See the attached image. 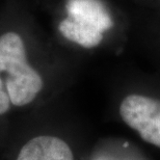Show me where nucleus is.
Wrapping results in <instances>:
<instances>
[{"mask_svg":"<svg viewBox=\"0 0 160 160\" xmlns=\"http://www.w3.org/2000/svg\"><path fill=\"white\" fill-rule=\"evenodd\" d=\"M14 107H25L37 100L44 88L42 75L27 58L21 36L8 31L0 36V75Z\"/></svg>","mask_w":160,"mask_h":160,"instance_id":"obj_1","label":"nucleus"},{"mask_svg":"<svg viewBox=\"0 0 160 160\" xmlns=\"http://www.w3.org/2000/svg\"><path fill=\"white\" fill-rule=\"evenodd\" d=\"M119 113L124 124L143 142L160 150V100L130 94L122 100Z\"/></svg>","mask_w":160,"mask_h":160,"instance_id":"obj_2","label":"nucleus"},{"mask_svg":"<svg viewBox=\"0 0 160 160\" xmlns=\"http://www.w3.org/2000/svg\"><path fill=\"white\" fill-rule=\"evenodd\" d=\"M12 160H77L70 140L54 133H38L19 146Z\"/></svg>","mask_w":160,"mask_h":160,"instance_id":"obj_3","label":"nucleus"},{"mask_svg":"<svg viewBox=\"0 0 160 160\" xmlns=\"http://www.w3.org/2000/svg\"><path fill=\"white\" fill-rule=\"evenodd\" d=\"M67 12L72 20L91 25L102 33L113 26L112 19L99 0H68Z\"/></svg>","mask_w":160,"mask_h":160,"instance_id":"obj_4","label":"nucleus"},{"mask_svg":"<svg viewBox=\"0 0 160 160\" xmlns=\"http://www.w3.org/2000/svg\"><path fill=\"white\" fill-rule=\"evenodd\" d=\"M59 31L67 40L84 48H94L103 40V33L88 24L67 18L59 23Z\"/></svg>","mask_w":160,"mask_h":160,"instance_id":"obj_5","label":"nucleus"},{"mask_svg":"<svg viewBox=\"0 0 160 160\" xmlns=\"http://www.w3.org/2000/svg\"><path fill=\"white\" fill-rule=\"evenodd\" d=\"M92 160H142L137 158L135 154L132 152L122 151L118 150L117 148H113L112 150H104L103 152H100L97 154L96 158Z\"/></svg>","mask_w":160,"mask_h":160,"instance_id":"obj_6","label":"nucleus"},{"mask_svg":"<svg viewBox=\"0 0 160 160\" xmlns=\"http://www.w3.org/2000/svg\"><path fill=\"white\" fill-rule=\"evenodd\" d=\"M12 107V105L11 103V100H9L8 92H6L4 81L0 75V117L5 116L11 110Z\"/></svg>","mask_w":160,"mask_h":160,"instance_id":"obj_7","label":"nucleus"}]
</instances>
